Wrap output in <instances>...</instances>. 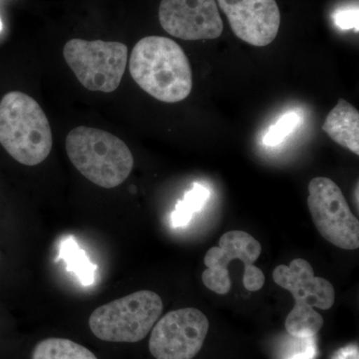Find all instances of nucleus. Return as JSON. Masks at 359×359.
I'll return each mask as SVG.
<instances>
[{"label":"nucleus","instance_id":"nucleus-16","mask_svg":"<svg viewBox=\"0 0 359 359\" xmlns=\"http://www.w3.org/2000/svg\"><path fill=\"white\" fill-rule=\"evenodd\" d=\"M60 257L68 264V269L74 271L85 285H90L94 280L96 266L90 263L84 250H80L74 238H67L60 248Z\"/></svg>","mask_w":359,"mask_h":359},{"label":"nucleus","instance_id":"nucleus-15","mask_svg":"<svg viewBox=\"0 0 359 359\" xmlns=\"http://www.w3.org/2000/svg\"><path fill=\"white\" fill-rule=\"evenodd\" d=\"M211 192L202 184H194L193 188L186 193L185 197L180 201L176 209L172 212V224L174 226H185L190 223L195 212L201 211L210 199Z\"/></svg>","mask_w":359,"mask_h":359},{"label":"nucleus","instance_id":"nucleus-5","mask_svg":"<svg viewBox=\"0 0 359 359\" xmlns=\"http://www.w3.org/2000/svg\"><path fill=\"white\" fill-rule=\"evenodd\" d=\"M63 55L85 88L111 93L121 83L128 47L121 42L75 39L65 44Z\"/></svg>","mask_w":359,"mask_h":359},{"label":"nucleus","instance_id":"nucleus-18","mask_svg":"<svg viewBox=\"0 0 359 359\" xmlns=\"http://www.w3.org/2000/svg\"><path fill=\"white\" fill-rule=\"evenodd\" d=\"M335 22L341 29L358 30V9H346L340 11L335 15Z\"/></svg>","mask_w":359,"mask_h":359},{"label":"nucleus","instance_id":"nucleus-10","mask_svg":"<svg viewBox=\"0 0 359 359\" xmlns=\"http://www.w3.org/2000/svg\"><path fill=\"white\" fill-rule=\"evenodd\" d=\"M236 36L252 46L276 39L282 15L276 0H216Z\"/></svg>","mask_w":359,"mask_h":359},{"label":"nucleus","instance_id":"nucleus-6","mask_svg":"<svg viewBox=\"0 0 359 359\" xmlns=\"http://www.w3.org/2000/svg\"><path fill=\"white\" fill-rule=\"evenodd\" d=\"M261 254L259 241L247 231H226L219 238L218 247L211 248L205 254L204 263L207 269L203 273V283L216 294H228L231 287L228 266L233 259H241L245 264L244 287L249 292H257L266 282L263 271L254 266Z\"/></svg>","mask_w":359,"mask_h":359},{"label":"nucleus","instance_id":"nucleus-13","mask_svg":"<svg viewBox=\"0 0 359 359\" xmlns=\"http://www.w3.org/2000/svg\"><path fill=\"white\" fill-rule=\"evenodd\" d=\"M32 359H98L86 347L70 339L50 337L33 348Z\"/></svg>","mask_w":359,"mask_h":359},{"label":"nucleus","instance_id":"nucleus-2","mask_svg":"<svg viewBox=\"0 0 359 359\" xmlns=\"http://www.w3.org/2000/svg\"><path fill=\"white\" fill-rule=\"evenodd\" d=\"M47 116L27 94L13 91L0 101V144L14 160L25 166L43 162L52 149Z\"/></svg>","mask_w":359,"mask_h":359},{"label":"nucleus","instance_id":"nucleus-9","mask_svg":"<svg viewBox=\"0 0 359 359\" xmlns=\"http://www.w3.org/2000/svg\"><path fill=\"white\" fill-rule=\"evenodd\" d=\"M159 20L165 32L183 40L216 39L224 30L216 0H162Z\"/></svg>","mask_w":359,"mask_h":359},{"label":"nucleus","instance_id":"nucleus-11","mask_svg":"<svg viewBox=\"0 0 359 359\" xmlns=\"http://www.w3.org/2000/svg\"><path fill=\"white\" fill-rule=\"evenodd\" d=\"M273 282L289 290L295 304H308L323 311L332 309L335 294L334 285L327 280L314 276L313 266L304 259H294L290 266H276Z\"/></svg>","mask_w":359,"mask_h":359},{"label":"nucleus","instance_id":"nucleus-3","mask_svg":"<svg viewBox=\"0 0 359 359\" xmlns=\"http://www.w3.org/2000/svg\"><path fill=\"white\" fill-rule=\"evenodd\" d=\"M65 148L73 166L101 188L121 185L133 170L134 158L128 146L103 130L76 127L66 137Z\"/></svg>","mask_w":359,"mask_h":359},{"label":"nucleus","instance_id":"nucleus-12","mask_svg":"<svg viewBox=\"0 0 359 359\" xmlns=\"http://www.w3.org/2000/svg\"><path fill=\"white\" fill-rule=\"evenodd\" d=\"M323 130L335 143L359 155V112L351 103L339 99L328 113Z\"/></svg>","mask_w":359,"mask_h":359},{"label":"nucleus","instance_id":"nucleus-20","mask_svg":"<svg viewBox=\"0 0 359 359\" xmlns=\"http://www.w3.org/2000/svg\"><path fill=\"white\" fill-rule=\"evenodd\" d=\"M2 28H4V25H2V21L0 20V32H1Z\"/></svg>","mask_w":359,"mask_h":359},{"label":"nucleus","instance_id":"nucleus-17","mask_svg":"<svg viewBox=\"0 0 359 359\" xmlns=\"http://www.w3.org/2000/svg\"><path fill=\"white\" fill-rule=\"evenodd\" d=\"M299 121H301V117H299L297 113L290 112L287 114L283 115L266 132V136L264 138V143L266 145L271 146V147L280 145L285 140V137L289 136L297 128Z\"/></svg>","mask_w":359,"mask_h":359},{"label":"nucleus","instance_id":"nucleus-1","mask_svg":"<svg viewBox=\"0 0 359 359\" xmlns=\"http://www.w3.org/2000/svg\"><path fill=\"white\" fill-rule=\"evenodd\" d=\"M130 74L149 95L165 103H177L190 95L193 74L185 52L174 40L147 36L135 45Z\"/></svg>","mask_w":359,"mask_h":359},{"label":"nucleus","instance_id":"nucleus-19","mask_svg":"<svg viewBox=\"0 0 359 359\" xmlns=\"http://www.w3.org/2000/svg\"><path fill=\"white\" fill-rule=\"evenodd\" d=\"M334 359H358V347L351 346L340 349Z\"/></svg>","mask_w":359,"mask_h":359},{"label":"nucleus","instance_id":"nucleus-4","mask_svg":"<svg viewBox=\"0 0 359 359\" xmlns=\"http://www.w3.org/2000/svg\"><path fill=\"white\" fill-rule=\"evenodd\" d=\"M163 301L151 290H140L99 306L89 318L97 339L135 344L145 339L159 320Z\"/></svg>","mask_w":359,"mask_h":359},{"label":"nucleus","instance_id":"nucleus-14","mask_svg":"<svg viewBox=\"0 0 359 359\" xmlns=\"http://www.w3.org/2000/svg\"><path fill=\"white\" fill-rule=\"evenodd\" d=\"M285 330L292 337H316L323 327V318L308 304H295L285 320Z\"/></svg>","mask_w":359,"mask_h":359},{"label":"nucleus","instance_id":"nucleus-7","mask_svg":"<svg viewBox=\"0 0 359 359\" xmlns=\"http://www.w3.org/2000/svg\"><path fill=\"white\" fill-rule=\"evenodd\" d=\"M308 205L321 237L339 249L359 248V222L332 180L316 177L309 184Z\"/></svg>","mask_w":359,"mask_h":359},{"label":"nucleus","instance_id":"nucleus-8","mask_svg":"<svg viewBox=\"0 0 359 359\" xmlns=\"http://www.w3.org/2000/svg\"><path fill=\"white\" fill-rule=\"evenodd\" d=\"M209 327L199 309L169 311L153 327L149 349L156 359H193L204 346Z\"/></svg>","mask_w":359,"mask_h":359}]
</instances>
